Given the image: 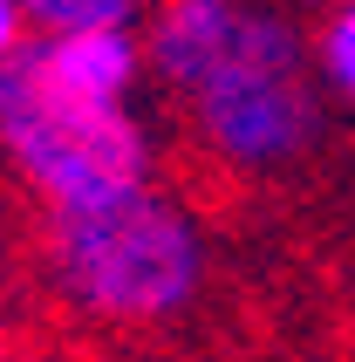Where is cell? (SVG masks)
Returning a JSON list of instances; mask_svg holds the SVG:
<instances>
[{"instance_id": "obj_4", "label": "cell", "mask_w": 355, "mask_h": 362, "mask_svg": "<svg viewBox=\"0 0 355 362\" xmlns=\"http://www.w3.org/2000/svg\"><path fill=\"white\" fill-rule=\"evenodd\" d=\"M35 62L62 89L96 103H137L151 82V55H144V28H82V35H35L28 41Z\"/></svg>"}, {"instance_id": "obj_6", "label": "cell", "mask_w": 355, "mask_h": 362, "mask_svg": "<svg viewBox=\"0 0 355 362\" xmlns=\"http://www.w3.org/2000/svg\"><path fill=\"white\" fill-rule=\"evenodd\" d=\"M308 48H315V76L328 96L355 103V0H335L328 14H321V28L308 35Z\"/></svg>"}, {"instance_id": "obj_1", "label": "cell", "mask_w": 355, "mask_h": 362, "mask_svg": "<svg viewBox=\"0 0 355 362\" xmlns=\"http://www.w3.org/2000/svg\"><path fill=\"white\" fill-rule=\"evenodd\" d=\"M144 55L198 151L233 178H280L328 137L315 48L274 0H158Z\"/></svg>"}, {"instance_id": "obj_3", "label": "cell", "mask_w": 355, "mask_h": 362, "mask_svg": "<svg viewBox=\"0 0 355 362\" xmlns=\"http://www.w3.org/2000/svg\"><path fill=\"white\" fill-rule=\"evenodd\" d=\"M0 158L41 205H89L151 185L164 171V144L137 103L76 96L35 62V48H21L0 62Z\"/></svg>"}, {"instance_id": "obj_7", "label": "cell", "mask_w": 355, "mask_h": 362, "mask_svg": "<svg viewBox=\"0 0 355 362\" xmlns=\"http://www.w3.org/2000/svg\"><path fill=\"white\" fill-rule=\"evenodd\" d=\"M28 14H21V0H0V62H14L21 48H28Z\"/></svg>"}, {"instance_id": "obj_5", "label": "cell", "mask_w": 355, "mask_h": 362, "mask_svg": "<svg viewBox=\"0 0 355 362\" xmlns=\"http://www.w3.org/2000/svg\"><path fill=\"white\" fill-rule=\"evenodd\" d=\"M158 0H21L35 35H82V28H144Z\"/></svg>"}, {"instance_id": "obj_2", "label": "cell", "mask_w": 355, "mask_h": 362, "mask_svg": "<svg viewBox=\"0 0 355 362\" xmlns=\"http://www.w3.org/2000/svg\"><path fill=\"white\" fill-rule=\"evenodd\" d=\"M48 281L82 322L164 328L212 281V233L164 178L89 205H48L41 219Z\"/></svg>"}]
</instances>
